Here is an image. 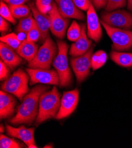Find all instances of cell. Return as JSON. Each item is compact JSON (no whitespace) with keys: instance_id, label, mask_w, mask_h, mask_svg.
<instances>
[{"instance_id":"obj_1","label":"cell","mask_w":132,"mask_h":148,"mask_svg":"<svg viewBox=\"0 0 132 148\" xmlns=\"http://www.w3.org/2000/svg\"><path fill=\"white\" fill-rule=\"evenodd\" d=\"M49 86L37 85L23 98L17 108L16 114L10 119L9 122L13 125L26 124L30 125L37 118L39 112V99L41 95L47 91Z\"/></svg>"},{"instance_id":"obj_2","label":"cell","mask_w":132,"mask_h":148,"mask_svg":"<svg viewBox=\"0 0 132 148\" xmlns=\"http://www.w3.org/2000/svg\"><path fill=\"white\" fill-rule=\"evenodd\" d=\"M61 94L56 86L52 90L43 93L39 99V112L36 119V125L55 117L61 106Z\"/></svg>"},{"instance_id":"obj_3","label":"cell","mask_w":132,"mask_h":148,"mask_svg":"<svg viewBox=\"0 0 132 148\" xmlns=\"http://www.w3.org/2000/svg\"><path fill=\"white\" fill-rule=\"evenodd\" d=\"M57 53V44L48 35L35 57L28 62V67L32 69H49Z\"/></svg>"},{"instance_id":"obj_4","label":"cell","mask_w":132,"mask_h":148,"mask_svg":"<svg viewBox=\"0 0 132 148\" xmlns=\"http://www.w3.org/2000/svg\"><path fill=\"white\" fill-rule=\"evenodd\" d=\"M27 73L21 69H18L2 84L1 90L22 101L29 90L28 83L30 77Z\"/></svg>"},{"instance_id":"obj_5","label":"cell","mask_w":132,"mask_h":148,"mask_svg":"<svg viewBox=\"0 0 132 148\" xmlns=\"http://www.w3.org/2000/svg\"><path fill=\"white\" fill-rule=\"evenodd\" d=\"M58 53L53 62V66L59 77V85L62 87L68 86L72 81V74L68 64V44L62 41H57Z\"/></svg>"},{"instance_id":"obj_6","label":"cell","mask_w":132,"mask_h":148,"mask_svg":"<svg viewBox=\"0 0 132 148\" xmlns=\"http://www.w3.org/2000/svg\"><path fill=\"white\" fill-rule=\"evenodd\" d=\"M101 24L113 42L111 47L113 50L122 51L132 47V31L112 27L101 21Z\"/></svg>"},{"instance_id":"obj_7","label":"cell","mask_w":132,"mask_h":148,"mask_svg":"<svg viewBox=\"0 0 132 148\" xmlns=\"http://www.w3.org/2000/svg\"><path fill=\"white\" fill-rule=\"evenodd\" d=\"M101 21L107 25L124 29L132 28V14L125 10L104 11L101 14Z\"/></svg>"},{"instance_id":"obj_8","label":"cell","mask_w":132,"mask_h":148,"mask_svg":"<svg viewBox=\"0 0 132 148\" xmlns=\"http://www.w3.org/2000/svg\"><path fill=\"white\" fill-rule=\"evenodd\" d=\"M94 46L83 55L73 57L70 60V66L77 77L78 83H80L84 80L90 72L92 67L91 58L93 54Z\"/></svg>"},{"instance_id":"obj_9","label":"cell","mask_w":132,"mask_h":148,"mask_svg":"<svg viewBox=\"0 0 132 148\" xmlns=\"http://www.w3.org/2000/svg\"><path fill=\"white\" fill-rule=\"evenodd\" d=\"M26 70L30 77V84L31 86L37 83L54 86L59 85V77L56 70L32 68L26 69Z\"/></svg>"},{"instance_id":"obj_10","label":"cell","mask_w":132,"mask_h":148,"mask_svg":"<svg viewBox=\"0 0 132 148\" xmlns=\"http://www.w3.org/2000/svg\"><path fill=\"white\" fill-rule=\"evenodd\" d=\"M48 14L50 17V29L52 34L58 38L63 39L66 33L69 20L61 16L55 2H53L52 8Z\"/></svg>"},{"instance_id":"obj_11","label":"cell","mask_w":132,"mask_h":148,"mask_svg":"<svg viewBox=\"0 0 132 148\" xmlns=\"http://www.w3.org/2000/svg\"><path fill=\"white\" fill-rule=\"evenodd\" d=\"M79 101V91L74 89L64 93L61 101V106L55 119L60 120L68 117L74 112Z\"/></svg>"},{"instance_id":"obj_12","label":"cell","mask_w":132,"mask_h":148,"mask_svg":"<svg viewBox=\"0 0 132 148\" xmlns=\"http://www.w3.org/2000/svg\"><path fill=\"white\" fill-rule=\"evenodd\" d=\"M100 23L95 8L91 3L86 13V34L88 37L96 42H98L102 38V32Z\"/></svg>"},{"instance_id":"obj_13","label":"cell","mask_w":132,"mask_h":148,"mask_svg":"<svg viewBox=\"0 0 132 148\" xmlns=\"http://www.w3.org/2000/svg\"><path fill=\"white\" fill-rule=\"evenodd\" d=\"M7 134L11 137L16 138L23 142L28 148L37 147L35 140V129L26 128L24 126L14 127L6 125Z\"/></svg>"},{"instance_id":"obj_14","label":"cell","mask_w":132,"mask_h":148,"mask_svg":"<svg viewBox=\"0 0 132 148\" xmlns=\"http://www.w3.org/2000/svg\"><path fill=\"white\" fill-rule=\"evenodd\" d=\"M59 12L66 18L84 20V13L77 7L73 0H55Z\"/></svg>"},{"instance_id":"obj_15","label":"cell","mask_w":132,"mask_h":148,"mask_svg":"<svg viewBox=\"0 0 132 148\" xmlns=\"http://www.w3.org/2000/svg\"><path fill=\"white\" fill-rule=\"evenodd\" d=\"M29 7H30L32 12L33 16L35 19L37 25L40 29L41 33V38L40 41L43 43L49 35L48 33L50 28V16L48 14H45L41 12L33 3L29 4Z\"/></svg>"},{"instance_id":"obj_16","label":"cell","mask_w":132,"mask_h":148,"mask_svg":"<svg viewBox=\"0 0 132 148\" xmlns=\"http://www.w3.org/2000/svg\"><path fill=\"white\" fill-rule=\"evenodd\" d=\"M81 28V33L79 38L72 44L69 49V54L72 57H78L83 55L91 47L92 41L88 38L86 25L82 24Z\"/></svg>"},{"instance_id":"obj_17","label":"cell","mask_w":132,"mask_h":148,"mask_svg":"<svg viewBox=\"0 0 132 148\" xmlns=\"http://www.w3.org/2000/svg\"><path fill=\"white\" fill-rule=\"evenodd\" d=\"M0 56L2 60L8 67L13 70L22 63V57H20L16 51L7 45L5 42L0 43Z\"/></svg>"},{"instance_id":"obj_18","label":"cell","mask_w":132,"mask_h":148,"mask_svg":"<svg viewBox=\"0 0 132 148\" xmlns=\"http://www.w3.org/2000/svg\"><path fill=\"white\" fill-rule=\"evenodd\" d=\"M17 101L12 94L5 91L0 92V118L1 119L11 117L15 110Z\"/></svg>"},{"instance_id":"obj_19","label":"cell","mask_w":132,"mask_h":148,"mask_svg":"<svg viewBox=\"0 0 132 148\" xmlns=\"http://www.w3.org/2000/svg\"><path fill=\"white\" fill-rule=\"evenodd\" d=\"M38 50V45L36 42L25 39L16 51L20 57L29 62L35 57Z\"/></svg>"},{"instance_id":"obj_20","label":"cell","mask_w":132,"mask_h":148,"mask_svg":"<svg viewBox=\"0 0 132 148\" xmlns=\"http://www.w3.org/2000/svg\"><path fill=\"white\" fill-rule=\"evenodd\" d=\"M110 57L115 63L120 66L132 67V53L113 51L111 52Z\"/></svg>"},{"instance_id":"obj_21","label":"cell","mask_w":132,"mask_h":148,"mask_svg":"<svg viewBox=\"0 0 132 148\" xmlns=\"http://www.w3.org/2000/svg\"><path fill=\"white\" fill-rule=\"evenodd\" d=\"M33 15L30 14L28 17L21 18L16 28V31L18 33L26 34L30 30L37 24Z\"/></svg>"},{"instance_id":"obj_22","label":"cell","mask_w":132,"mask_h":148,"mask_svg":"<svg viewBox=\"0 0 132 148\" xmlns=\"http://www.w3.org/2000/svg\"><path fill=\"white\" fill-rule=\"evenodd\" d=\"M12 16L16 19H21L30 15L31 10L28 6L23 4L19 5H8Z\"/></svg>"},{"instance_id":"obj_23","label":"cell","mask_w":132,"mask_h":148,"mask_svg":"<svg viewBox=\"0 0 132 148\" xmlns=\"http://www.w3.org/2000/svg\"><path fill=\"white\" fill-rule=\"evenodd\" d=\"M107 60V56L105 51L99 50L93 54L91 58L92 69L96 70L103 66Z\"/></svg>"},{"instance_id":"obj_24","label":"cell","mask_w":132,"mask_h":148,"mask_svg":"<svg viewBox=\"0 0 132 148\" xmlns=\"http://www.w3.org/2000/svg\"><path fill=\"white\" fill-rule=\"evenodd\" d=\"M81 28L76 21H73L67 31V37L69 41H76L80 37Z\"/></svg>"},{"instance_id":"obj_25","label":"cell","mask_w":132,"mask_h":148,"mask_svg":"<svg viewBox=\"0 0 132 148\" xmlns=\"http://www.w3.org/2000/svg\"><path fill=\"white\" fill-rule=\"evenodd\" d=\"M0 40H1V42L7 44V45H8L15 50L18 49L21 42L19 40L17 35L14 33H11L1 37Z\"/></svg>"},{"instance_id":"obj_26","label":"cell","mask_w":132,"mask_h":148,"mask_svg":"<svg viewBox=\"0 0 132 148\" xmlns=\"http://www.w3.org/2000/svg\"><path fill=\"white\" fill-rule=\"evenodd\" d=\"M23 145L10 138L3 134L0 136V147L1 148H20Z\"/></svg>"},{"instance_id":"obj_27","label":"cell","mask_w":132,"mask_h":148,"mask_svg":"<svg viewBox=\"0 0 132 148\" xmlns=\"http://www.w3.org/2000/svg\"><path fill=\"white\" fill-rule=\"evenodd\" d=\"M0 14H1V17L12 24H15L16 23V18L12 16L9 7H8L3 1H1L0 3Z\"/></svg>"},{"instance_id":"obj_28","label":"cell","mask_w":132,"mask_h":148,"mask_svg":"<svg viewBox=\"0 0 132 148\" xmlns=\"http://www.w3.org/2000/svg\"><path fill=\"white\" fill-rule=\"evenodd\" d=\"M52 0H36L35 5L42 13L48 14L52 8Z\"/></svg>"},{"instance_id":"obj_29","label":"cell","mask_w":132,"mask_h":148,"mask_svg":"<svg viewBox=\"0 0 132 148\" xmlns=\"http://www.w3.org/2000/svg\"><path fill=\"white\" fill-rule=\"evenodd\" d=\"M127 4V0H107L105 10L106 11H113L120 8L124 7Z\"/></svg>"},{"instance_id":"obj_30","label":"cell","mask_w":132,"mask_h":148,"mask_svg":"<svg viewBox=\"0 0 132 148\" xmlns=\"http://www.w3.org/2000/svg\"><path fill=\"white\" fill-rule=\"evenodd\" d=\"M41 33L37 24L34 26L26 34V39L35 42L40 40Z\"/></svg>"},{"instance_id":"obj_31","label":"cell","mask_w":132,"mask_h":148,"mask_svg":"<svg viewBox=\"0 0 132 148\" xmlns=\"http://www.w3.org/2000/svg\"><path fill=\"white\" fill-rule=\"evenodd\" d=\"M10 75L8 66L2 60L0 61V80L1 81L7 80Z\"/></svg>"},{"instance_id":"obj_32","label":"cell","mask_w":132,"mask_h":148,"mask_svg":"<svg viewBox=\"0 0 132 148\" xmlns=\"http://www.w3.org/2000/svg\"><path fill=\"white\" fill-rule=\"evenodd\" d=\"M74 4L80 10L87 11L91 4L90 0H73Z\"/></svg>"},{"instance_id":"obj_33","label":"cell","mask_w":132,"mask_h":148,"mask_svg":"<svg viewBox=\"0 0 132 148\" xmlns=\"http://www.w3.org/2000/svg\"><path fill=\"white\" fill-rule=\"evenodd\" d=\"M95 9L99 10L106 7L107 0H90Z\"/></svg>"},{"instance_id":"obj_34","label":"cell","mask_w":132,"mask_h":148,"mask_svg":"<svg viewBox=\"0 0 132 148\" xmlns=\"http://www.w3.org/2000/svg\"><path fill=\"white\" fill-rule=\"evenodd\" d=\"M10 28V24L8 21L3 18L0 17V31L2 33H4L8 31Z\"/></svg>"},{"instance_id":"obj_35","label":"cell","mask_w":132,"mask_h":148,"mask_svg":"<svg viewBox=\"0 0 132 148\" xmlns=\"http://www.w3.org/2000/svg\"><path fill=\"white\" fill-rule=\"evenodd\" d=\"M3 1L9 5H19L24 4L29 0H3Z\"/></svg>"},{"instance_id":"obj_36","label":"cell","mask_w":132,"mask_h":148,"mask_svg":"<svg viewBox=\"0 0 132 148\" xmlns=\"http://www.w3.org/2000/svg\"><path fill=\"white\" fill-rule=\"evenodd\" d=\"M127 5L128 10L132 11V0H127Z\"/></svg>"},{"instance_id":"obj_37","label":"cell","mask_w":132,"mask_h":148,"mask_svg":"<svg viewBox=\"0 0 132 148\" xmlns=\"http://www.w3.org/2000/svg\"><path fill=\"white\" fill-rule=\"evenodd\" d=\"M4 131V127L3 126V125L1 124V129H0V132H1V133L2 134V133H3Z\"/></svg>"}]
</instances>
